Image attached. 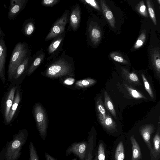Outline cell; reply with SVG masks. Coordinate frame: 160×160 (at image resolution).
I'll list each match as a JSON object with an SVG mask.
<instances>
[{"mask_svg":"<svg viewBox=\"0 0 160 160\" xmlns=\"http://www.w3.org/2000/svg\"><path fill=\"white\" fill-rule=\"evenodd\" d=\"M28 133L26 129L19 130L13 135L12 139L7 142L4 148L5 160H18L22 154L21 150L26 143Z\"/></svg>","mask_w":160,"mask_h":160,"instance_id":"cell-1","label":"cell"},{"mask_svg":"<svg viewBox=\"0 0 160 160\" xmlns=\"http://www.w3.org/2000/svg\"><path fill=\"white\" fill-rule=\"evenodd\" d=\"M31 51L27 43L19 42L15 46L12 52L8 67L7 77L11 82L15 70L24 59L30 55Z\"/></svg>","mask_w":160,"mask_h":160,"instance_id":"cell-2","label":"cell"},{"mask_svg":"<svg viewBox=\"0 0 160 160\" xmlns=\"http://www.w3.org/2000/svg\"><path fill=\"white\" fill-rule=\"evenodd\" d=\"M44 75L52 78L66 76L73 77V66L66 58H60L48 66Z\"/></svg>","mask_w":160,"mask_h":160,"instance_id":"cell-3","label":"cell"},{"mask_svg":"<svg viewBox=\"0 0 160 160\" xmlns=\"http://www.w3.org/2000/svg\"><path fill=\"white\" fill-rule=\"evenodd\" d=\"M33 113L37 129L41 138L44 140L48 126V118L45 109L40 103H36L33 107Z\"/></svg>","mask_w":160,"mask_h":160,"instance_id":"cell-4","label":"cell"},{"mask_svg":"<svg viewBox=\"0 0 160 160\" xmlns=\"http://www.w3.org/2000/svg\"><path fill=\"white\" fill-rule=\"evenodd\" d=\"M18 85H11L3 96L1 103V111L3 118V122L7 125L8 116L14 99L16 91Z\"/></svg>","mask_w":160,"mask_h":160,"instance_id":"cell-5","label":"cell"},{"mask_svg":"<svg viewBox=\"0 0 160 160\" xmlns=\"http://www.w3.org/2000/svg\"><path fill=\"white\" fill-rule=\"evenodd\" d=\"M32 59L30 55L27 57L18 66L14 72L11 82L13 85H20L26 75L28 69L31 64Z\"/></svg>","mask_w":160,"mask_h":160,"instance_id":"cell-6","label":"cell"},{"mask_svg":"<svg viewBox=\"0 0 160 160\" xmlns=\"http://www.w3.org/2000/svg\"><path fill=\"white\" fill-rule=\"evenodd\" d=\"M67 21L68 14L67 12H65L52 26L50 32L45 38V41L49 40L63 32Z\"/></svg>","mask_w":160,"mask_h":160,"instance_id":"cell-7","label":"cell"},{"mask_svg":"<svg viewBox=\"0 0 160 160\" xmlns=\"http://www.w3.org/2000/svg\"><path fill=\"white\" fill-rule=\"evenodd\" d=\"M22 96L21 85H19L16 91L12 104L9 111L7 125L12 123L16 118L21 102Z\"/></svg>","mask_w":160,"mask_h":160,"instance_id":"cell-8","label":"cell"},{"mask_svg":"<svg viewBox=\"0 0 160 160\" xmlns=\"http://www.w3.org/2000/svg\"><path fill=\"white\" fill-rule=\"evenodd\" d=\"M28 0H11L8 8V18L14 20L25 8Z\"/></svg>","mask_w":160,"mask_h":160,"instance_id":"cell-9","label":"cell"},{"mask_svg":"<svg viewBox=\"0 0 160 160\" xmlns=\"http://www.w3.org/2000/svg\"><path fill=\"white\" fill-rule=\"evenodd\" d=\"M88 145V142H82L72 144L67 149L66 156L72 153L78 157L81 160H84Z\"/></svg>","mask_w":160,"mask_h":160,"instance_id":"cell-10","label":"cell"},{"mask_svg":"<svg viewBox=\"0 0 160 160\" xmlns=\"http://www.w3.org/2000/svg\"><path fill=\"white\" fill-rule=\"evenodd\" d=\"M7 52L4 37H0V79L4 84L5 83L6 81L5 70Z\"/></svg>","mask_w":160,"mask_h":160,"instance_id":"cell-11","label":"cell"},{"mask_svg":"<svg viewBox=\"0 0 160 160\" xmlns=\"http://www.w3.org/2000/svg\"><path fill=\"white\" fill-rule=\"evenodd\" d=\"M89 33L92 42L97 45L100 42L102 38V32L99 26L96 22H92L89 27Z\"/></svg>","mask_w":160,"mask_h":160,"instance_id":"cell-12","label":"cell"},{"mask_svg":"<svg viewBox=\"0 0 160 160\" xmlns=\"http://www.w3.org/2000/svg\"><path fill=\"white\" fill-rule=\"evenodd\" d=\"M160 136L159 128L153 139V146L150 151L151 160H159L160 158Z\"/></svg>","mask_w":160,"mask_h":160,"instance_id":"cell-13","label":"cell"},{"mask_svg":"<svg viewBox=\"0 0 160 160\" xmlns=\"http://www.w3.org/2000/svg\"><path fill=\"white\" fill-rule=\"evenodd\" d=\"M154 130V126L151 124L142 126L139 129L140 133L149 150L152 147L150 142L151 135Z\"/></svg>","mask_w":160,"mask_h":160,"instance_id":"cell-14","label":"cell"},{"mask_svg":"<svg viewBox=\"0 0 160 160\" xmlns=\"http://www.w3.org/2000/svg\"><path fill=\"white\" fill-rule=\"evenodd\" d=\"M103 15L110 26L113 28L116 27L115 20L113 15L104 0L100 1Z\"/></svg>","mask_w":160,"mask_h":160,"instance_id":"cell-15","label":"cell"},{"mask_svg":"<svg viewBox=\"0 0 160 160\" xmlns=\"http://www.w3.org/2000/svg\"><path fill=\"white\" fill-rule=\"evenodd\" d=\"M151 56L152 66L158 75L160 73V49L158 47L151 48Z\"/></svg>","mask_w":160,"mask_h":160,"instance_id":"cell-16","label":"cell"},{"mask_svg":"<svg viewBox=\"0 0 160 160\" xmlns=\"http://www.w3.org/2000/svg\"><path fill=\"white\" fill-rule=\"evenodd\" d=\"M80 8L78 5L73 9L70 17V25L74 30H76L78 27L80 22Z\"/></svg>","mask_w":160,"mask_h":160,"instance_id":"cell-17","label":"cell"},{"mask_svg":"<svg viewBox=\"0 0 160 160\" xmlns=\"http://www.w3.org/2000/svg\"><path fill=\"white\" fill-rule=\"evenodd\" d=\"M132 145V160H140L142 158V153L139 146L133 135L130 137Z\"/></svg>","mask_w":160,"mask_h":160,"instance_id":"cell-18","label":"cell"},{"mask_svg":"<svg viewBox=\"0 0 160 160\" xmlns=\"http://www.w3.org/2000/svg\"><path fill=\"white\" fill-rule=\"evenodd\" d=\"M96 107L98 119L101 124L104 119L106 115L105 107L101 97L97 98Z\"/></svg>","mask_w":160,"mask_h":160,"instance_id":"cell-19","label":"cell"},{"mask_svg":"<svg viewBox=\"0 0 160 160\" xmlns=\"http://www.w3.org/2000/svg\"><path fill=\"white\" fill-rule=\"evenodd\" d=\"M35 30L34 22L32 18H28L23 22L22 31L23 34L27 37H30Z\"/></svg>","mask_w":160,"mask_h":160,"instance_id":"cell-20","label":"cell"},{"mask_svg":"<svg viewBox=\"0 0 160 160\" xmlns=\"http://www.w3.org/2000/svg\"><path fill=\"white\" fill-rule=\"evenodd\" d=\"M45 56V53H42L35 57L28 69L27 76H30L35 70L43 60Z\"/></svg>","mask_w":160,"mask_h":160,"instance_id":"cell-21","label":"cell"},{"mask_svg":"<svg viewBox=\"0 0 160 160\" xmlns=\"http://www.w3.org/2000/svg\"><path fill=\"white\" fill-rule=\"evenodd\" d=\"M88 145L84 160H92L94 148V136L91 132L88 138Z\"/></svg>","mask_w":160,"mask_h":160,"instance_id":"cell-22","label":"cell"},{"mask_svg":"<svg viewBox=\"0 0 160 160\" xmlns=\"http://www.w3.org/2000/svg\"><path fill=\"white\" fill-rule=\"evenodd\" d=\"M97 81L90 78L77 81L74 85V88L76 89H82L86 88L95 84Z\"/></svg>","mask_w":160,"mask_h":160,"instance_id":"cell-23","label":"cell"},{"mask_svg":"<svg viewBox=\"0 0 160 160\" xmlns=\"http://www.w3.org/2000/svg\"><path fill=\"white\" fill-rule=\"evenodd\" d=\"M123 76L128 82L134 85L141 84L137 75L134 73H130L124 68H122Z\"/></svg>","mask_w":160,"mask_h":160,"instance_id":"cell-24","label":"cell"},{"mask_svg":"<svg viewBox=\"0 0 160 160\" xmlns=\"http://www.w3.org/2000/svg\"><path fill=\"white\" fill-rule=\"evenodd\" d=\"M104 107L113 117L116 119L117 116L115 108L109 95L106 91L104 92Z\"/></svg>","mask_w":160,"mask_h":160,"instance_id":"cell-25","label":"cell"},{"mask_svg":"<svg viewBox=\"0 0 160 160\" xmlns=\"http://www.w3.org/2000/svg\"><path fill=\"white\" fill-rule=\"evenodd\" d=\"M101 124L105 128L110 131L115 130L117 127L115 122L108 114H106L104 119Z\"/></svg>","mask_w":160,"mask_h":160,"instance_id":"cell-26","label":"cell"},{"mask_svg":"<svg viewBox=\"0 0 160 160\" xmlns=\"http://www.w3.org/2000/svg\"><path fill=\"white\" fill-rule=\"evenodd\" d=\"M125 158V152L123 142L120 141L117 146L115 153V160H124Z\"/></svg>","mask_w":160,"mask_h":160,"instance_id":"cell-27","label":"cell"},{"mask_svg":"<svg viewBox=\"0 0 160 160\" xmlns=\"http://www.w3.org/2000/svg\"><path fill=\"white\" fill-rule=\"evenodd\" d=\"M63 40L62 36H58L53 40L48 47V51L49 54H52L55 52L60 45Z\"/></svg>","mask_w":160,"mask_h":160,"instance_id":"cell-28","label":"cell"},{"mask_svg":"<svg viewBox=\"0 0 160 160\" xmlns=\"http://www.w3.org/2000/svg\"><path fill=\"white\" fill-rule=\"evenodd\" d=\"M135 8L137 11L142 15L146 17L148 16L147 9L143 1H140L136 5Z\"/></svg>","mask_w":160,"mask_h":160,"instance_id":"cell-29","label":"cell"},{"mask_svg":"<svg viewBox=\"0 0 160 160\" xmlns=\"http://www.w3.org/2000/svg\"><path fill=\"white\" fill-rule=\"evenodd\" d=\"M146 38V33L145 31H142L139 36L134 46V49H138L141 47L145 42Z\"/></svg>","mask_w":160,"mask_h":160,"instance_id":"cell-30","label":"cell"},{"mask_svg":"<svg viewBox=\"0 0 160 160\" xmlns=\"http://www.w3.org/2000/svg\"><path fill=\"white\" fill-rule=\"evenodd\" d=\"M110 57L114 60L124 64H127L128 62L119 53L116 52H112L110 54Z\"/></svg>","mask_w":160,"mask_h":160,"instance_id":"cell-31","label":"cell"},{"mask_svg":"<svg viewBox=\"0 0 160 160\" xmlns=\"http://www.w3.org/2000/svg\"><path fill=\"white\" fill-rule=\"evenodd\" d=\"M29 151L30 160H39L37 151L32 141L29 143Z\"/></svg>","mask_w":160,"mask_h":160,"instance_id":"cell-32","label":"cell"},{"mask_svg":"<svg viewBox=\"0 0 160 160\" xmlns=\"http://www.w3.org/2000/svg\"><path fill=\"white\" fill-rule=\"evenodd\" d=\"M147 4L148 10L149 15L152 22L155 25L157 24L156 16L153 7L150 0L146 1Z\"/></svg>","mask_w":160,"mask_h":160,"instance_id":"cell-33","label":"cell"},{"mask_svg":"<svg viewBox=\"0 0 160 160\" xmlns=\"http://www.w3.org/2000/svg\"><path fill=\"white\" fill-rule=\"evenodd\" d=\"M126 88L129 94L133 98L136 99L146 98L145 97L135 89L128 86H126Z\"/></svg>","mask_w":160,"mask_h":160,"instance_id":"cell-34","label":"cell"},{"mask_svg":"<svg viewBox=\"0 0 160 160\" xmlns=\"http://www.w3.org/2000/svg\"><path fill=\"white\" fill-rule=\"evenodd\" d=\"M98 160H105L104 148L103 144L101 142L99 144L97 154Z\"/></svg>","mask_w":160,"mask_h":160,"instance_id":"cell-35","label":"cell"},{"mask_svg":"<svg viewBox=\"0 0 160 160\" xmlns=\"http://www.w3.org/2000/svg\"><path fill=\"white\" fill-rule=\"evenodd\" d=\"M142 77L143 80L145 88L150 96L153 98V94L150 86L143 74H142Z\"/></svg>","mask_w":160,"mask_h":160,"instance_id":"cell-36","label":"cell"},{"mask_svg":"<svg viewBox=\"0 0 160 160\" xmlns=\"http://www.w3.org/2000/svg\"><path fill=\"white\" fill-rule=\"evenodd\" d=\"M59 1V0H44L42 1V4L44 6L52 7Z\"/></svg>","mask_w":160,"mask_h":160,"instance_id":"cell-37","label":"cell"},{"mask_svg":"<svg viewBox=\"0 0 160 160\" xmlns=\"http://www.w3.org/2000/svg\"><path fill=\"white\" fill-rule=\"evenodd\" d=\"M90 5L92 7L94 8L95 9L98 10L100 11V8L99 7L95 0H84L82 1Z\"/></svg>","mask_w":160,"mask_h":160,"instance_id":"cell-38","label":"cell"},{"mask_svg":"<svg viewBox=\"0 0 160 160\" xmlns=\"http://www.w3.org/2000/svg\"><path fill=\"white\" fill-rule=\"evenodd\" d=\"M74 82V78H72L71 77H70L66 78L64 81L63 82L64 84L70 85L72 84Z\"/></svg>","mask_w":160,"mask_h":160,"instance_id":"cell-39","label":"cell"},{"mask_svg":"<svg viewBox=\"0 0 160 160\" xmlns=\"http://www.w3.org/2000/svg\"><path fill=\"white\" fill-rule=\"evenodd\" d=\"M0 160H5V152L4 148L0 152Z\"/></svg>","mask_w":160,"mask_h":160,"instance_id":"cell-40","label":"cell"},{"mask_svg":"<svg viewBox=\"0 0 160 160\" xmlns=\"http://www.w3.org/2000/svg\"><path fill=\"white\" fill-rule=\"evenodd\" d=\"M45 156L46 160H56L54 158L47 152L45 153Z\"/></svg>","mask_w":160,"mask_h":160,"instance_id":"cell-41","label":"cell"},{"mask_svg":"<svg viewBox=\"0 0 160 160\" xmlns=\"http://www.w3.org/2000/svg\"><path fill=\"white\" fill-rule=\"evenodd\" d=\"M6 36L5 34L2 30L1 26H0V37H4Z\"/></svg>","mask_w":160,"mask_h":160,"instance_id":"cell-42","label":"cell"},{"mask_svg":"<svg viewBox=\"0 0 160 160\" xmlns=\"http://www.w3.org/2000/svg\"><path fill=\"white\" fill-rule=\"evenodd\" d=\"M94 160H98L97 154L96 153L95 154V157L94 158Z\"/></svg>","mask_w":160,"mask_h":160,"instance_id":"cell-43","label":"cell"},{"mask_svg":"<svg viewBox=\"0 0 160 160\" xmlns=\"http://www.w3.org/2000/svg\"><path fill=\"white\" fill-rule=\"evenodd\" d=\"M157 2H158V3L159 4H160V0H157Z\"/></svg>","mask_w":160,"mask_h":160,"instance_id":"cell-44","label":"cell"},{"mask_svg":"<svg viewBox=\"0 0 160 160\" xmlns=\"http://www.w3.org/2000/svg\"><path fill=\"white\" fill-rule=\"evenodd\" d=\"M72 160H77L76 159H73Z\"/></svg>","mask_w":160,"mask_h":160,"instance_id":"cell-45","label":"cell"}]
</instances>
